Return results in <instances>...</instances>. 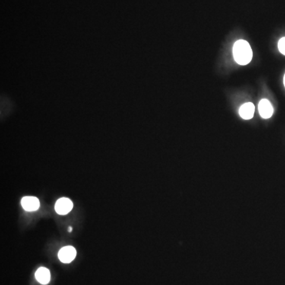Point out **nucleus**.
<instances>
[{
	"mask_svg": "<svg viewBox=\"0 0 285 285\" xmlns=\"http://www.w3.org/2000/svg\"><path fill=\"white\" fill-rule=\"evenodd\" d=\"M233 56L235 62L239 65H246L251 63L253 52L250 44L244 40L235 42L233 46Z\"/></svg>",
	"mask_w": 285,
	"mask_h": 285,
	"instance_id": "1",
	"label": "nucleus"
},
{
	"mask_svg": "<svg viewBox=\"0 0 285 285\" xmlns=\"http://www.w3.org/2000/svg\"><path fill=\"white\" fill-rule=\"evenodd\" d=\"M73 208V202L70 199L63 197L59 199L55 204V210L59 215H67Z\"/></svg>",
	"mask_w": 285,
	"mask_h": 285,
	"instance_id": "2",
	"label": "nucleus"
},
{
	"mask_svg": "<svg viewBox=\"0 0 285 285\" xmlns=\"http://www.w3.org/2000/svg\"><path fill=\"white\" fill-rule=\"evenodd\" d=\"M59 259L64 263H70L75 258L76 251L74 247L68 245V246L63 247L58 254Z\"/></svg>",
	"mask_w": 285,
	"mask_h": 285,
	"instance_id": "3",
	"label": "nucleus"
},
{
	"mask_svg": "<svg viewBox=\"0 0 285 285\" xmlns=\"http://www.w3.org/2000/svg\"><path fill=\"white\" fill-rule=\"evenodd\" d=\"M22 206L26 211L34 212L40 207V201L35 197H25L22 200Z\"/></svg>",
	"mask_w": 285,
	"mask_h": 285,
	"instance_id": "4",
	"label": "nucleus"
},
{
	"mask_svg": "<svg viewBox=\"0 0 285 285\" xmlns=\"http://www.w3.org/2000/svg\"><path fill=\"white\" fill-rule=\"evenodd\" d=\"M258 110H259L260 115L261 118L264 119H269L271 118L273 113V108L270 101L267 99H262L260 101L259 105H258Z\"/></svg>",
	"mask_w": 285,
	"mask_h": 285,
	"instance_id": "5",
	"label": "nucleus"
},
{
	"mask_svg": "<svg viewBox=\"0 0 285 285\" xmlns=\"http://www.w3.org/2000/svg\"><path fill=\"white\" fill-rule=\"evenodd\" d=\"M254 111H255V107L254 104L252 102H247L241 106L239 109V115L242 119L251 120L254 117Z\"/></svg>",
	"mask_w": 285,
	"mask_h": 285,
	"instance_id": "6",
	"label": "nucleus"
},
{
	"mask_svg": "<svg viewBox=\"0 0 285 285\" xmlns=\"http://www.w3.org/2000/svg\"><path fill=\"white\" fill-rule=\"evenodd\" d=\"M35 277H36V280L42 284H47L50 281V272L45 267H41L36 270Z\"/></svg>",
	"mask_w": 285,
	"mask_h": 285,
	"instance_id": "7",
	"label": "nucleus"
},
{
	"mask_svg": "<svg viewBox=\"0 0 285 285\" xmlns=\"http://www.w3.org/2000/svg\"><path fill=\"white\" fill-rule=\"evenodd\" d=\"M278 49L283 55H285V36L282 37L278 42Z\"/></svg>",
	"mask_w": 285,
	"mask_h": 285,
	"instance_id": "8",
	"label": "nucleus"
},
{
	"mask_svg": "<svg viewBox=\"0 0 285 285\" xmlns=\"http://www.w3.org/2000/svg\"><path fill=\"white\" fill-rule=\"evenodd\" d=\"M283 85H284V87H285V74H284V76H283Z\"/></svg>",
	"mask_w": 285,
	"mask_h": 285,
	"instance_id": "9",
	"label": "nucleus"
},
{
	"mask_svg": "<svg viewBox=\"0 0 285 285\" xmlns=\"http://www.w3.org/2000/svg\"><path fill=\"white\" fill-rule=\"evenodd\" d=\"M71 230H72V228L69 227V229H68V231H69V232H71Z\"/></svg>",
	"mask_w": 285,
	"mask_h": 285,
	"instance_id": "10",
	"label": "nucleus"
}]
</instances>
